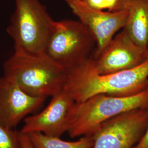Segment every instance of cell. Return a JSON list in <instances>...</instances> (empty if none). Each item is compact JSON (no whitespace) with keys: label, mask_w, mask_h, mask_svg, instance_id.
Returning a JSON list of instances; mask_svg holds the SVG:
<instances>
[{"label":"cell","mask_w":148,"mask_h":148,"mask_svg":"<svg viewBox=\"0 0 148 148\" xmlns=\"http://www.w3.org/2000/svg\"><path fill=\"white\" fill-rule=\"evenodd\" d=\"M96 46L90 29L79 21H54L45 53L68 70L86 63Z\"/></svg>","instance_id":"cell-5"},{"label":"cell","mask_w":148,"mask_h":148,"mask_svg":"<svg viewBox=\"0 0 148 148\" xmlns=\"http://www.w3.org/2000/svg\"><path fill=\"white\" fill-rule=\"evenodd\" d=\"M148 88V54L134 68L106 75L95 73L85 63L68 70L64 88L76 103L99 94L130 96Z\"/></svg>","instance_id":"cell-1"},{"label":"cell","mask_w":148,"mask_h":148,"mask_svg":"<svg viewBox=\"0 0 148 148\" xmlns=\"http://www.w3.org/2000/svg\"><path fill=\"white\" fill-rule=\"evenodd\" d=\"M148 124V107L123 112L101 123L92 133L93 148H133Z\"/></svg>","instance_id":"cell-6"},{"label":"cell","mask_w":148,"mask_h":148,"mask_svg":"<svg viewBox=\"0 0 148 148\" xmlns=\"http://www.w3.org/2000/svg\"><path fill=\"white\" fill-rule=\"evenodd\" d=\"M75 101L63 89L52 97L42 111L27 116L20 132L24 134L42 133L60 137L69 128L71 113Z\"/></svg>","instance_id":"cell-9"},{"label":"cell","mask_w":148,"mask_h":148,"mask_svg":"<svg viewBox=\"0 0 148 148\" xmlns=\"http://www.w3.org/2000/svg\"><path fill=\"white\" fill-rule=\"evenodd\" d=\"M3 75L13 79L27 94L46 98L63 90L68 70L46 53L13 54L3 64Z\"/></svg>","instance_id":"cell-2"},{"label":"cell","mask_w":148,"mask_h":148,"mask_svg":"<svg viewBox=\"0 0 148 148\" xmlns=\"http://www.w3.org/2000/svg\"><path fill=\"white\" fill-rule=\"evenodd\" d=\"M79 21L90 29L95 38V58L106 50L112 39L127 21L128 11L111 12L93 9L82 0H64Z\"/></svg>","instance_id":"cell-7"},{"label":"cell","mask_w":148,"mask_h":148,"mask_svg":"<svg viewBox=\"0 0 148 148\" xmlns=\"http://www.w3.org/2000/svg\"><path fill=\"white\" fill-rule=\"evenodd\" d=\"M7 32L14 43L15 52L45 53L54 20L40 0H15Z\"/></svg>","instance_id":"cell-4"},{"label":"cell","mask_w":148,"mask_h":148,"mask_svg":"<svg viewBox=\"0 0 148 148\" xmlns=\"http://www.w3.org/2000/svg\"><path fill=\"white\" fill-rule=\"evenodd\" d=\"M19 140L21 148H35L34 147L29 136L27 134L19 132Z\"/></svg>","instance_id":"cell-15"},{"label":"cell","mask_w":148,"mask_h":148,"mask_svg":"<svg viewBox=\"0 0 148 148\" xmlns=\"http://www.w3.org/2000/svg\"><path fill=\"white\" fill-rule=\"evenodd\" d=\"M0 148H21L19 132L0 123Z\"/></svg>","instance_id":"cell-14"},{"label":"cell","mask_w":148,"mask_h":148,"mask_svg":"<svg viewBox=\"0 0 148 148\" xmlns=\"http://www.w3.org/2000/svg\"><path fill=\"white\" fill-rule=\"evenodd\" d=\"M123 29L133 41L143 49L148 48V0H130Z\"/></svg>","instance_id":"cell-11"},{"label":"cell","mask_w":148,"mask_h":148,"mask_svg":"<svg viewBox=\"0 0 148 148\" xmlns=\"http://www.w3.org/2000/svg\"><path fill=\"white\" fill-rule=\"evenodd\" d=\"M46 99L27 94L7 76L0 77V123L14 129Z\"/></svg>","instance_id":"cell-10"},{"label":"cell","mask_w":148,"mask_h":148,"mask_svg":"<svg viewBox=\"0 0 148 148\" xmlns=\"http://www.w3.org/2000/svg\"><path fill=\"white\" fill-rule=\"evenodd\" d=\"M148 107V88L130 96L99 94L75 103L68 132L72 138L92 134L111 118L123 112Z\"/></svg>","instance_id":"cell-3"},{"label":"cell","mask_w":148,"mask_h":148,"mask_svg":"<svg viewBox=\"0 0 148 148\" xmlns=\"http://www.w3.org/2000/svg\"><path fill=\"white\" fill-rule=\"evenodd\" d=\"M133 148H148V124L142 137Z\"/></svg>","instance_id":"cell-16"},{"label":"cell","mask_w":148,"mask_h":148,"mask_svg":"<svg viewBox=\"0 0 148 148\" xmlns=\"http://www.w3.org/2000/svg\"><path fill=\"white\" fill-rule=\"evenodd\" d=\"M85 5L99 11L116 12L127 10L130 0H82Z\"/></svg>","instance_id":"cell-13"},{"label":"cell","mask_w":148,"mask_h":148,"mask_svg":"<svg viewBox=\"0 0 148 148\" xmlns=\"http://www.w3.org/2000/svg\"><path fill=\"white\" fill-rule=\"evenodd\" d=\"M148 54V48L143 49L138 46L123 29L112 39L99 57L90 58L86 63L97 74H111L137 66Z\"/></svg>","instance_id":"cell-8"},{"label":"cell","mask_w":148,"mask_h":148,"mask_svg":"<svg viewBox=\"0 0 148 148\" xmlns=\"http://www.w3.org/2000/svg\"><path fill=\"white\" fill-rule=\"evenodd\" d=\"M35 148H91L93 147L92 137H86L75 142L62 140L58 137L51 136L42 133L28 134Z\"/></svg>","instance_id":"cell-12"}]
</instances>
